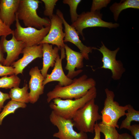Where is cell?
Masks as SVG:
<instances>
[{
    "label": "cell",
    "mask_w": 139,
    "mask_h": 139,
    "mask_svg": "<svg viewBox=\"0 0 139 139\" xmlns=\"http://www.w3.org/2000/svg\"><path fill=\"white\" fill-rule=\"evenodd\" d=\"M73 80L72 82L70 84L65 86L58 84L48 92L47 95V102L49 103L57 98L63 100L79 99L85 95L90 89L95 86V80L88 78L85 74Z\"/></svg>",
    "instance_id": "1"
},
{
    "label": "cell",
    "mask_w": 139,
    "mask_h": 139,
    "mask_svg": "<svg viewBox=\"0 0 139 139\" xmlns=\"http://www.w3.org/2000/svg\"><path fill=\"white\" fill-rule=\"evenodd\" d=\"M99 108L95 103V99L89 101L74 115L72 119L74 126L80 131L93 133L95 124L101 120Z\"/></svg>",
    "instance_id": "2"
},
{
    "label": "cell",
    "mask_w": 139,
    "mask_h": 139,
    "mask_svg": "<svg viewBox=\"0 0 139 139\" xmlns=\"http://www.w3.org/2000/svg\"><path fill=\"white\" fill-rule=\"evenodd\" d=\"M97 94L95 86L90 89L85 95L79 99L73 100L56 98L52 100L49 106L58 115L66 119H72L78 109L90 100L95 99Z\"/></svg>",
    "instance_id": "3"
},
{
    "label": "cell",
    "mask_w": 139,
    "mask_h": 139,
    "mask_svg": "<svg viewBox=\"0 0 139 139\" xmlns=\"http://www.w3.org/2000/svg\"><path fill=\"white\" fill-rule=\"evenodd\" d=\"M38 0H20L15 15L18 19L22 20L27 27H32L40 29L50 25V19L41 18L37 13L39 4Z\"/></svg>",
    "instance_id": "4"
},
{
    "label": "cell",
    "mask_w": 139,
    "mask_h": 139,
    "mask_svg": "<svg viewBox=\"0 0 139 139\" xmlns=\"http://www.w3.org/2000/svg\"><path fill=\"white\" fill-rule=\"evenodd\" d=\"M106 98L103 107L101 111V121L103 124L119 128L118 124L119 119L125 115L128 105L120 106L114 100L115 95L114 92L108 88L105 89Z\"/></svg>",
    "instance_id": "5"
},
{
    "label": "cell",
    "mask_w": 139,
    "mask_h": 139,
    "mask_svg": "<svg viewBox=\"0 0 139 139\" xmlns=\"http://www.w3.org/2000/svg\"><path fill=\"white\" fill-rule=\"evenodd\" d=\"M102 14L100 11L83 12L79 16L77 20L71 25L76 30L79 34L85 38L83 31L89 27H99L107 28L109 29L116 28L119 26L117 23L108 22L102 19Z\"/></svg>",
    "instance_id": "6"
},
{
    "label": "cell",
    "mask_w": 139,
    "mask_h": 139,
    "mask_svg": "<svg viewBox=\"0 0 139 139\" xmlns=\"http://www.w3.org/2000/svg\"><path fill=\"white\" fill-rule=\"evenodd\" d=\"M16 28L13 34L18 41H22L26 47L38 45L48 33L50 26L38 29L32 27H22L16 16Z\"/></svg>",
    "instance_id": "7"
},
{
    "label": "cell",
    "mask_w": 139,
    "mask_h": 139,
    "mask_svg": "<svg viewBox=\"0 0 139 139\" xmlns=\"http://www.w3.org/2000/svg\"><path fill=\"white\" fill-rule=\"evenodd\" d=\"M51 123L58 128L53 136L59 139H88L86 133L77 132L74 129V124L72 119H67L56 114L53 111L49 116Z\"/></svg>",
    "instance_id": "8"
},
{
    "label": "cell",
    "mask_w": 139,
    "mask_h": 139,
    "mask_svg": "<svg viewBox=\"0 0 139 139\" xmlns=\"http://www.w3.org/2000/svg\"><path fill=\"white\" fill-rule=\"evenodd\" d=\"M101 43L102 45L99 48H96L102 55V61L103 65L101 68L110 70L112 73V79L115 80H119L126 70L122 62L116 59V56L120 48L118 47L114 50H111L102 42Z\"/></svg>",
    "instance_id": "9"
},
{
    "label": "cell",
    "mask_w": 139,
    "mask_h": 139,
    "mask_svg": "<svg viewBox=\"0 0 139 139\" xmlns=\"http://www.w3.org/2000/svg\"><path fill=\"white\" fill-rule=\"evenodd\" d=\"M56 14L62 19L64 27L65 36L64 42H70L75 45L79 49L86 60L89 59V54L91 53L93 50L96 48L92 47L87 46L84 45L80 39L79 34L74 28L70 25L65 19L63 14L59 9L56 10Z\"/></svg>",
    "instance_id": "10"
},
{
    "label": "cell",
    "mask_w": 139,
    "mask_h": 139,
    "mask_svg": "<svg viewBox=\"0 0 139 139\" xmlns=\"http://www.w3.org/2000/svg\"><path fill=\"white\" fill-rule=\"evenodd\" d=\"M50 25L49 31L39 44L48 43L56 46L60 50L64 48V39L65 33L63 31L62 19L57 15L54 14L50 19Z\"/></svg>",
    "instance_id": "11"
},
{
    "label": "cell",
    "mask_w": 139,
    "mask_h": 139,
    "mask_svg": "<svg viewBox=\"0 0 139 139\" xmlns=\"http://www.w3.org/2000/svg\"><path fill=\"white\" fill-rule=\"evenodd\" d=\"M12 34V37L10 40H7L6 37L2 36L0 41L5 52L7 53V56L3 64L6 66H11L26 47L23 42L17 41L14 34Z\"/></svg>",
    "instance_id": "12"
},
{
    "label": "cell",
    "mask_w": 139,
    "mask_h": 139,
    "mask_svg": "<svg viewBox=\"0 0 139 139\" xmlns=\"http://www.w3.org/2000/svg\"><path fill=\"white\" fill-rule=\"evenodd\" d=\"M64 48L67 60L65 69L68 71L66 76L72 79L83 72L80 69L84 67V58L81 53L73 50L66 44Z\"/></svg>",
    "instance_id": "13"
},
{
    "label": "cell",
    "mask_w": 139,
    "mask_h": 139,
    "mask_svg": "<svg viewBox=\"0 0 139 139\" xmlns=\"http://www.w3.org/2000/svg\"><path fill=\"white\" fill-rule=\"evenodd\" d=\"M42 44L25 47L22 53L23 54L22 57L12 65L14 69V74L17 75L22 74L23 69L33 60L37 58H42Z\"/></svg>",
    "instance_id": "14"
},
{
    "label": "cell",
    "mask_w": 139,
    "mask_h": 139,
    "mask_svg": "<svg viewBox=\"0 0 139 139\" xmlns=\"http://www.w3.org/2000/svg\"><path fill=\"white\" fill-rule=\"evenodd\" d=\"M29 74L31 76L29 87L30 89V102L34 104L38 101L40 96L44 93L45 86L43 82L45 78L37 66L30 69Z\"/></svg>",
    "instance_id": "15"
},
{
    "label": "cell",
    "mask_w": 139,
    "mask_h": 139,
    "mask_svg": "<svg viewBox=\"0 0 139 139\" xmlns=\"http://www.w3.org/2000/svg\"><path fill=\"white\" fill-rule=\"evenodd\" d=\"M60 50L61 57L59 55H58L51 73L47 74L43 82L44 86L48 83L54 81H58V85L61 86L68 85L72 82L73 80L68 78L65 75L62 68V60L66 56L65 49L62 48Z\"/></svg>",
    "instance_id": "16"
},
{
    "label": "cell",
    "mask_w": 139,
    "mask_h": 139,
    "mask_svg": "<svg viewBox=\"0 0 139 139\" xmlns=\"http://www.w3.org/2000/svg\"><path fill=\"white\" fill-rule=\"evenodd\" d=\"M20 0H1L0 19L6 25L10 27L16 19Z\"/></svg>",
    "instance_id": "17"
},
{
    "label": "cell",
    "mask_w": 139,
    "mask_h": 139,
    "mask_svg": "<svg viewBox=\"0 0 139 139\" xmlns=\"http://www.w3.org/2000/svg\"><path fill=\"white\" fill-rule=\"evenodd\" d=\"M59 50L56 46L53 48L52 45L48 43L42 44L43 66L40 70L45 78L50 67H54Z\"/></svg>",
    "instance_id": "18"
},
{
    "label": "cell",
    "mask_w": 139,
    "mask_h": 139,
    "mask_svg": "<svg viewBox=\"0 0 139 139\" xmlns=\"http://www.w3.org/2000/svg\"><path fill=\"white\" fill-rule=\"evenodd\" d=\"M139 9V0H121L118 3L115 2L110 7V10L113 14L114 18L117 21L121 12L128 8Z\"/></svg>",
    "instance_id": "19"
},
{
    "label": "cell",
    "mask_w": 139,
    "mask_h": 139,
    "mask_svg": "<svg viewBox=\"0 0 139 139\" xmlns=\"http://www.w3.org/2000/svg\"><path fill=\"white\" fill-rule=\"evenodd\" d=\"M29 88L26 83L22 88L17 87L11 89L9 94L11 100L25 104L30 102L29 93L28 91Z\"/></svg>",
    "instance_id": "20"
},
{
    "label": "cell",
    "mask_w": 139,
    "mask_h": 139,
    "mask_svg": "<svg viewBox=\"0 0 139 139\" xmlns=\"http://www.w3.org/2000/svg\"><path fill=\"white\" fill-rule=\"evenodd\" d=\"M128 108L125 115L126 117L123 120L119 128L120 129H127L131 125V122L133 121L139 122V111L135 110L130 104H128Z\"/></svg>",
    "instance_id": "21"
},
{
    "label": "cell",
    "mask_w": 139,
    "mask_h": 139,
    "mask_svg": "<svg viewBox=\"0 0 139 139\" xmlns=\"http://www.w3.org/2000/svg\"><path fill=\"white\" fill-rule=\"evenodd\" d=\"M27 107L26 104L17 102L12 100L8 102L4 106L0 113V125L2 124L4 119L8 115L13 114L19 108H25Z\"/></svg>",
    "instance_id": "22"
},
{
    "label": "cell",
    "mask_w": 139,
    "mask_h": 139,
    "mask_svg": "<svg viewBox=\"0 0 139 139\" xmlns=\"http://www.w3.org/2000/svg\"><path fill=\"white\" fill-rule=\"evenodd\" d=\"M20 82V79L15 74L10 76H5L0 78V88L11 89L19 87Z\"/></svg>",
    "instance_id": "23"
},
{
    "label": "cell",
    "mask_w": 139,
    "mask_h": 139,
    "mask_svg": "<svg viewBox=\"0 0 139 139\" xmlns=\"http://www.w3.org/2000/svg\"><path fill=\"white\" fill-rule=\"evenodd\" d=\"M100 133H102L105 139H118L119 134L115 127L102 124L98 123Z\"/></svg>",
    "instance_id": "24"
},
{
    "label": "cell",
    "mask_w": 139,
    "mask_h": 139,
    "mask_svg": "<svg viewBox=\"0 0 139 139\" xmlns=\"http://www.w3.org/2000/svg\"><path fill=\"white\" fill-rule=\"evenodd\" d=\"M81 0H64L63 3L68 5L70 8V12L71 22H74L77 19L79 15L77 13V8Z\"/></svg>",
    "instance_id": "25"
},
{
    "label": "cell",
    "mask_w": 139,
    "mask_h": 139,
    "mask_svg": "<svg viewBox=\"0 0 139 139\" xmlns=\"http://www.w3.org/2000/svg\"><path fill=\"white\" fill-rule=\"evenodd\" d=\"M44 3L45 6V10L44 14L48 16L50 19L52 17L53 14L54 10L58 0H41Z\"/></svg>",
    "instance_id": "26"
},
{
    "label": "cell",
    "mask_w": 139,
    "mask_h": 139,
    "mask_svg": "<svg viewBox=\"0 0 139 139\" xmlns=\"http://www.w3.org/2000/svg\"><path fill=\"white\" fill-rule=\"evenodd\" d=\"M111 1L110 0H93L90 11H100L102 8L107 7Z\"/></svg>",
    "instance_id": "27"
},
{
    "label": "cell",
    "mask_w": 139,
    "mask_h": 139,
    "mask_svg": "<svg viewBox=\"0 0 139 139\" xmlns=\"http://www.w3.org/2000/svg\"><path fill=\"white\" fill-rule=\"evenodd\" d=\"M14 68L11 66H6L0 63V76L14 74Z\"/></svg>",
    "instance_id": "28"
},
{
    "label": "cell",
    "mask_w": 139,
    "mask_h": 139,
    "mask_svg": "<svg viewBox=\"0 0 139 139\" xmlns=\"http://www.w3.org/2000/svg\"><path fill=\"white\" fill-rule=\"evenodd\" d=\"M13 30L10 27L6 25L0 19V37L4 36L6 37L10 34H12Z\"/></svg>",
    "instance_id": "29"
},
{
    "label": "cell",
    "mask_w": 139,
    "mask_h": 139,
    "mask_svg": "<svg viewBox=\"0 0 139 139\" xmlns=\"http://www.w3.org/2000/svg\"><path fill=\"white\" fill-rule=\"evenodd\" d=\"M127 129L129 131L134 139H139V125L134 124L131 125Z\"/></svg>",
    "instance_id": "30"
},
{
    "label": "cell",
    "mask_w": 139,
    "mask_h": 139,
    "mask_svg": "<svg viewBox=\"0 0 139 139\" xmlns=\"http://www.w3.org/2000/svg\"><path fill=\"white\" fill-rule=\"evenodd\" d=\"M10 99L9 94L3 93L0 91V111L4 107V102L7 100Z\"/></svg>",
    "instance_id": "31"
},
{
    "label": "cell",
    "mask_w": 139,
    "mask_h": 139,
    "mask_svg": "<svg viewBox=\"0 0 139 139\" xmlns=\"http://www.w3.org/2000/svg\"><path fill=\"white\" fill-rule=\"evenodd\" d=\"M94 129V132H95V136L92 139H101V133L97 122L95 125ZM88 139H91L88 138Z\"/></svg>",
    "instance_id": "32"
},
{
    "label": "cell",
    "mask_w": 139,
    "mask_h": 139,
    "mask_svg": "<svg viewBox=\"0 0 139 139\" xmlns=\"http://www.w3.org/2000/svg\"><path fill=\"white\" fill-rule=\"evenodd\" d=\"M5 53L2 46L0 42V63L3 64L5 59L4 57V53Z\"/></svg>",
    "instance_id": "33"
},
{
    "label": "cell",
    "mask_w": 139,
    "mask_h": 139,
    "mask_svg": "<svg viewBox=\"0 0 139 139\" xmlns=\"http://www.w3.org/2000/svg\"><path fill=\"white\" fill-rule=\"evenodd\" d=\"M118 139H133L132 136L127 133L119 134Z\"/></svg>",
    "instance_id": "34"
},
{
    "label": "cell",
    "mask_w": 139,
    "mask_h": 139,
    "mask_svg": "<svg viewBox=\"0 0 139 139\" xmlns=\"http://www.w3.org/2000/svg\"></svg>",
    "instance_id": "35"
}]
</instances>
